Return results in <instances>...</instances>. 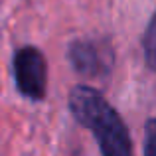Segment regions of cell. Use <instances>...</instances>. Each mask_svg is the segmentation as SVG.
<instances>
[{"instance_id":"6da1fadb","label":"cell","mask_w":156,"mask_h":156,"mask_svg":"<svg viewBox=\"0 0 156 156\" xmlns=\"http://www.w3.org/2000/svg\"><path fill=\"white\" fill-rule=\"evenodd\" d=\"M69 111L81 126L93 133L101 156H133V142L125 121L97 89L89 85L73 87Z\"/></svg>"},{"instance_id":"7a4b0ae2","label":"cell","mask_w":156,"mask_h":156,"mask_svg":"<svg viewBox=\"0 0 156 156\" xmlns=\"http://www.w3.org/2000/svg\"><path fill=\"white\" fill-rule=\"evenodd\" d=\"M14 81L16 89L26 99L42 101L48 89L46 57L36 48H22L14 55Z\"/></svg>"},{"instance_id":"3957f363","label":"cell","mask_w":156,"mask_h":156,"mask_svg":"<svg viewBox=\"0 0 156 156\" xmlns=\"http://www.w3.org/2000/svg\"><path fill=\"white\" fill-rule=\"evenodd\" d=\"M67 55L73 69L85 77H105L113 65L111 48L97 40H75Z\"/></svg>"},{"instance_id":"277c9868","label":"cell","mask_w":156,"mask_h":156,"mask_svg":"<svg viewBox=\"0 0 156 156\" xmlns=\"http://www.w3.org/2000/svg\"><path fill=\"white\" fill-rule=\"evenodd\" d=\"M156 20L152 18L148 22V28H146V34H144V40H142V44H144V57H146V63H148L150 69H154V46H156Z\"/></svg>"},{"instance_id":"5b68a950","label":"cell","mask_w":156,"mask_h":156,"mask_svg":"<svg viewBox=\"0 0 156 156\" xmlns=\"http://www.w3.org/2000/svg\"><path fill=\"white\" fill-rule=\"evenodd\" d=\"M144 156H156V121L148 119L144 126Z\"/></svg>"},{"instance_id":"8992f818","label":"cell","mask_w":156,"mask_h":156,"mask_svg":"<svg viewBox=\"0 0 156 156\" xmlns=\"http://www.w3.org/2000/svg\"><path fill=\"white\" fill-rule=\"evenodd\" d=\"M73 156H81V154H79V152H75V154H73Z\"/></svg>"}]
</instances>
